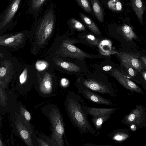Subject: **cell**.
I'll return each instance as SVG.
<instances>
[{"mask_svg": "<svg viewBox=\"0 0 146 146\" xmlns=\"http://www.w3.org/2000/svg\"><path fill=\"white\" fill-rule=\"evenodd\" d=\"M86 38L88 40L94 44H97V40L95 36L89 34L87 35Z\"/></svg>", "mask_w": 146, "mask_h": 146, "instance_id": "28", "label": "cell"}, {"mask_svg": "<svg viewBox=\"0 0 146 146\" xmlns=\"http://www.w3.org/2000/svg\"><path fill=\"white\" fill-rule=\"evenodd\" d=\"M24 35L20 33L6 38H0V45L3 46H15L20 44L24 39Z\"/></svg>", "mask_w": 146, "mask_h": 146, "instance_id": "12", "label": "cell"}, {"mask_svg": "<svg viewBox=\"0 0 146 146\" xmlns=\"http://www.w3.org/2000/svg\"><path fill=\"white\" fill-rule=\"evenodd\" d=\"M83 146H110V145H99L95 144H91V143H86Z\"/></svg>", "mask_w": 146, "mask_h": 146, "instance_id": "30", "label": "cell"}, {"mask_svg": "<svg viewBox=\"0 0 146 146\" xmlns=\"http://www.w3.org/2000/svg\"><path fill=\"white\" fill-rule=\"evenodd\" d=\"M22 0H11L9 5L0 14V29L11 25Z\"/></svg>", "mask_w": 146, "mask_h": 146, "instance_id": "5", "label": "cell"}, {"mask_svg": "<svg viewBox=\"0 0 146 146\" xmlns=\"http://www.w3.org/2000/svg\"><path fill=\"white\" fill-rule=\"evenodd\" d=\"M133 8L137 16L140 23L143 22V15L144 12V7L141 0H131Z\"/></svg>", "mask_w": 146, "mask_h": 146, "instance_id": "13", "label": "cell"}, {"mask_svg": "<svg viewBox=\"0 0 146 146\" xmlns=\"http://www.w3.org/2000/svg\"><path fill=\"white\" fill-rule=\"evenodd\" d=\"M93 11L98 20L101 22L104 20V12L99 0H90Z\"/></svg>", "mask_w": 146, "mask_h": 146, "instance_id": "14", "label": "cell"}, {"mask_svg": "<svg viewBox=\"0 0 146 146\" xmlns=\"http://www.w3.org/2000/svg\"><path fill=\"white\" fill-rule=\"evenodd\" d=\"M11 65L8 62L5 63L1 65L0 68V81L5 79H8L11 75Z\"/></svg>", "mask_w": 146, "mask_h": 146, "instance_id": "18", "label": "cell"}, {"mask_svg": "<svg viewBox=\"0 0 146 146\" xmlns=\"http://www.w3.org/2000/svg\"><path fill=\"white\" fill-rule=\"evenodd\" d=\"M138 109H135L129 114L126 118V121L130 123H135L138 120H140L141 117V112Z\"/></svg>", "mask_w": 146, "mask_h": 146, "instance_id": "21", "label": "cell"}, {"mask_svg": "<svg viewBox=\"0 0 146 146\" xmlns=\"http://www.w3.org/2000/svg\"><path fill=\"white\" fill-rule=\"evenodd\" d=\"M54 119V128L55 137L58 145H64L63 136L64 133L65 129L60 113L57 110L55 113Z\"/></svg>", "mask_w": 146, "mask_h": 146, "instance_id": "8", "label": "cell"}, {"mask_svg": "<svg viewBox=\"0 0 146 146\" xmlns=\"http://www.w3.org/2000/svg\"><path fill=\"white\" fill-rule=\"evenodd\" d=\"M141 59L144 65L146 66V57L144 56H141Z\"/></svg>", "mask_w": 146, "mask_h": 146, "instance_id": "32", "label": "cell"}, {"mask_svg": "<svg viewBox=\"0 0 146 146\" xmlns=\"http://www.w3.org/2000/svg\"><path fill=\"white\" fill-rule=\"evenodd\" d=\"M45 64L43 63H42L39 64V68L40 69H44V68H45Z\"/></svg>", "mask_w": 146, "mask_h": 146, "instance_id": "33", "label": "cell"}, {"mask_svg": "<svg viewBox=\"0 0 146 146\" xmlns=\"http://www.w3.org/2000/svg\"><path fill=\"white\" fill-rule=\"evenodd\" d=\"M82 108L86 115L91 116V121L97 130L101 129L103 124L111 118V115L116 110L115 108L89 107L84 104Z\"/></svg>", "mask_w": 146, "mask_h": 146, "instance_id": "3", "label": "cell"}, {"mask_svg": "<svg viewBox=\"0 0 146 146\" xmlns=\"http://www.w3.org/2000/svg\"><path fill=\"white\" fill-rule=\"evenodd\" d=\"M118 55L120 58L121 64L129 65L136 71H141L143 68V64L138 57L134 54L128 52H121Z\"/></svg>", "mask_w": 146, "mask_h": 146, "instance_id": "10", "label": "cell"}, {"mask_svg": "<svg viewBox=\"0 0 146 146\" xmlns=\"http://www.w3.org/2000/svg\"><path fill=\"white\" fill-rule=\"evenodd\" d=\"M83 100L81 96L73 92L67 95L65 102L66 110L72 125L82 134L89 133L96 135V131L92 126L87 115L82 109Z\"/></svg>", "mask_w": 146, "mask_h": 146, "instance_id": "1", "label": "cell"}, {"mask_svg": "<svg viewBox=\"0 0 146 146\" xmlns=\"http://www.w3.org/2000/svg\"><path fill=\"white\" fill-rule=\"evenodd\" d=\"M24 116L26 119L28 121H29L31 119V115L29 112L25 111L24 112Z\"/></svg>", "mask_w": 146, "mask_h": 146, "instance_id": "29", "label": "cell"}, {"mask_svg": "<svg viewBox=\"0 0 146 146\" xmlns=\"http://www.w3.org/2000/svg\"><path fill=\"white\" fill-rule=\"evenodd\" d=\"M50 0H27V3L26 14H30L34 18L37 17L43 7Z\"/></svg>", "mask_w": 146, "mask_h": 146, "instance_id": "11", "label": "cell"}, {"mask_svg": "<svg viewBox=\"0 0 146 146\" xmlns=\"http://www.w3.org/2000/svg\"></svg>", "mask_w": 146, "mask_h": 146, "instance_id": "36", "label": "cell"}, {"mask_svg": "<svg viewBox=\"0 0 146 146\" xmlns=\"http://www.w3.org/2000/svg\"><path fill=\"white\" fill-rule=\"evenodd\" d=\"M142 74L144 79L146 81V72H143Z\"/></svg>", "mask_w": 146, "mask_h": 146, "instance_id": "34", "label": "cell"}, {"mask_svg": "<svg viewBox=\"0 0 146 146\" xmlns=\"http://www.w3.org/2000/svg\"><path fill=\"white\" fill-rule=\"evenodd\" d=\"M111 75L126 88L137 92H142V90L135 84L120 71L114 69L111 71Z\"/></svg>", "mask_w": 146, "mask_h": 146, "instance_id": "9", "label": "cell"}, {"mask_svg": "<svg viewBox=\"0 0 146 146\" xmlns=\"http://www.w3.org/2000/svg\"><path fill=\"white\" fill-rule=\"evenodd\" d=\"M60 50L63 56L77 59L90 58L92 56L69 43L67 41H65L62 43L60 47Z\"/></svg>", "mask_w": 146, "mask_h": 146, "instance_id": "6", "label": "cell"}, {"mask_svg": "<svg viewBox=\"0 0 146 146\" xmlns=\"http://www.w3.org/2000/svg\"><path fill=\"white\" fill-rule=\"evenodd\" d=\"M20 134L21 137L25 139H27L29 137L28 132L25 130L22 129L20 131Z\"/></svg>", "mask_w": 146, "mask_h": 146, "instance_id": "27", "label": "cell"}, {"mask_svg": "<svg viewBox=\"0 0 146 146\" xmlns=\"http://www.w3.org/2000/svg\"><path fill=\"white\" fill-rule=\"evenodd\" d=\"M70 23L72 27L77 30L83 31L86 30V27L84 25L76 19H71Z\"/></svg>", "mask_w": 146, "mask_h": 146, "instance_id": "23", "label": "cell"}, {"mask_svg": "<svg viewBox=\"0 0 146 146\" xmlns=\"http://www.w3.org/2000/svg\"><path fill=\"white\" fill-rule=\"evenodd\" d=\"M27 69H25L19 77V81L21 84H23L26 81L27 78Z\"/></svg>", "mask_w": 146, "mask_h": 146, "instance_id": "26", "label": "cell"}, {"mask_svg": "<svg viewBox=\"0 0 146 146\" xmlns=\"http://www.w3.org/2000/svg\"><path fill=\"white\" fill-rule=\"evenodd\" d=\"M78 4L88 13L92 14V10L88 0H76Z\"/></svg>", "mask_w": 146, "mask_h": 146, "instance_id": "22", "label": "cell"}, {"mask_svg": "<svg viewBox=\"0 0 146 146\" xmlns=\"http://www.w3.org/2000/svg\"><path fill=\"white\" fill-rule=\"evenodd\" d=\"M41 90L44 92H50L52 88L51 76L48 73H46L44 76L40 84Z\"/></svg>", "mask_w": 146, "mask_h": 146, "instance_id": "17", "label": "cell"}, {"mask_svg": "<svg viewBox=\"0 0 146 146\" xmlns=\"http://www.w3.org/2000/svg\"><path fill=\"white\" fill-rule=\"evenodd\" d=\"M112 67L111 66L107 65L104 66L103 67V69L105 71H109L111 70Z\"/></svg>", "mask_w": 146, "mask_h": 146, "instance_id": "31", "label": "cell"}, {"mask_svg": "<svg viewBox=\"0 0 146 146\" xmlns=\"http://www.w3.org/2000/svg\"><path fill=\"white\" fill-rule=\"evenodd\" d=\"M77 88L79 93L87 100L93 103L108 106H111L113 104L110 100L103 97L95 92L81 86H77Z\"/></svg>", "mask_w": 146, "mask_h": 146, "instance_id": "7", "label": "cell"}, {"mask_svg": "<svg viewBox=\"0 0 146 146\" xmlns=\"http://www.w3.org/2000/svg\"><path fill=\"white\" fill-rule=\"evenodd\" d=\"M77 86L86 88L90 90L110 96H114L113 88L110 83L94 78L87 79L78 81Z\"/></svg>", "mask_w": 146, "mask_h": 146, "instance_id": "4", "label": "cell"}, {"mask_svg": "<svg viewBox=\"0 0 146 146\" xmlns=\"http://www.w3.org/2000/svg\"><path fill=\"white\" fill-rule=\"evenodd\" d=\"M121 30L125 39L127 40H131L133 38L137 37L136 35L133 32L132 29L130 26L125 25L121 27Z\"/></svg>", "mask_w": 146, "mask_h": 146, "instance_id": "19", "label": "cell"}, {"mask_svg": "<svg viewBox=\"0 0 146 146\" xmlns=\"http://www.w3.org/2000/svg\"><path fill=\"white\" fill-rule=\"evenodd\" d=\"M131 128L133 130H135L136 129V127L134 125H131Z\"/></svg>", "mask_w": 146, "mask_h": 146, "instance_id": "35", "label": "cell"}, {"mask_svg": "<svg viewBox=\"0 0 146 146\" xmlns=\"http://www.w3.org/2000/svg\"><path fill=\"white\" fill-rule=\"evenodd\" d=\"M79 15L83 21L91 31L97 35L100 34L99 29L93 21L82 13H79Z\"/></svg>", "mask_w": 146, "mask_h": 146, "instance_id": "16", "label": "cell"}, {"mask_svg": "<svg viewBox=\"0 0 146 146\" xmlns=\"http://www.w3.org/2000/svg\"><path fill=\"white\" fill-rule=\"evenodd\" d=\"M108 6L111 9L114 10L120 11L122 9V5L119 1H116V3L114 1H110L108 3Z\"/></svg>", "mask_w": 146, "mask_h": 146, "instance_id": "24", "label": "cell"}, {"mask_svg": "<svg viewBox=\"0 0 146 146\" xmlns=\"http://www.w3.org/2000/svg\"><path fill=\"white\" fill-rule=\"evenodd\" d=\"M125 67L129 74L131 76H134L136 74V71L134 68L127 64L122 65Z\"/></svg>", "mask_w": 146, "mask_h": 146, "instance_id": "25", "label": "cell"}, {"mask_svg": "<svg viewBox=\"0 0 146 146\" xmlns=\"http://www.w3.org/2000/svg\"><path fill=\"white\" fill-rule=\"evenodd\" d=\"M55 6L52 1L44 12L36 18L34 23L36 30V36L38 44L44 43L52 34L56 21Z\"/></svg>", "mask_w": 146, "mask_h": 146, "instance_id": "2", "label": "cell"}, {"mask_svg": "<svg viewBox=\"0 0 146 146\" xmlns=\"http://www.w3.org/2000/svg\"><path fill=\"white\" fill-rule=\"evenodd\" d=\"M109 136L114 141L121 142L126 139L128 135L120 131L117 130L112 132L109 135Z\"/></svg>", "mask_w": 146, "mask_h": 146, "instance_id": "20", "label": "cell"}, {"mask_svg": "<svg viewBox=\"0 0 146 146\" xmlns=\"http://www.w3.org/2000/svg\"><path fill=\"white\" fill-rule=\"evenodd\" d=\"M55 62L59 66L70 72H78L80 70V67L77 65L68 61L57 60Z\"/></svg>", "mask_w": 146, "mask_h": 146, "instance_id": "15", "label": "cell"}]
</instances>
